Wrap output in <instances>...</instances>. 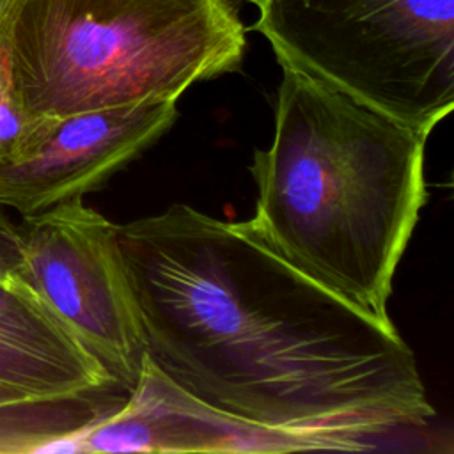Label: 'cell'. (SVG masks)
<instances>
[{
  "instance_id": "1",
  "label": "cell",
  "mask_w": 454,
  "mask_h": 454,
  "mask_svg": "<svg viewBox=\"0 0 454 454\" xmlns=\"http://www.w3.org/2000/svg\"><path fill=\"white\" fill-rule=\"evenodd\" d=\"M145 356L207 408L316 449L424 427L413 349L248 232L188 204L117 225Z\"/></svg>"
},
{
  "instance_id": "2",
  "label": "cell",
  "mask_w": 454,
  "mask_h": 454,
  "mask_svg": "<svg viewBox=\"0 0 454 454\" xmlns=\"http://www.w3.org/2000/svg\"><path fill=\"white\" fill-rule=\"evenodd\" d=\"M427 137L282 69L273 137L248 170L245 229L335 294L388 317L395 270L427 202Z\"/></svg>"
},
{
  "instance_id": "3",
  "label": "cell",
  "mask_w": 454,
  "mask_h": 454,
  "mask_svg": "<svg viewBox=\"0 0 454 454\" xmlns=\"http://www.w3.org/2000/svg\"><path fill=\"white\" fill-rule=\"evenodd\" d=\"M30 117L177 101L234 71L245 28L231 0H21L9 35Z\"/></svg>"
},
{
  "instance_id": "4",
  "label": "cell",
  "mask_w": 454,
  "mask_h": 454,
  "mask_svg": "<svg viewBox=\"0 0 454 454\" xmlns=\"http://www.w3.org/2000/svg\"><path fill=\"white\" fill-rule=\"evenodd\" d=\"M282 69L426 137L454 108V0H254Z\"/></svg>"
},
{
  "instance_id": "5",
  "label": "cell",
  "mask_w": 454,
  "mask_h": 454,
  "mask_svg": "<svg viewBox=\"0 0 454 454\" xmlns=\"http://www.w3.org/2000/svg\"><path fill=\"white\" fill-rule=\"evenodd\" d=\"M12 271L28 284L119 387L131 390L145 356L117 245V223L83 202H60L14 229Z\"/></svg>"
},
{
  "instance_id": "6",
  "label": "cell",
  "mask_w": 454,
  "mask_h": 454,
  "mask_svg": "<svg viewBox=\"0 0 454 454\" xmlns=\"http://www.w3.org/2000/svg\"><path fill=\"white\" fill-rule=\"evenodd\" d=\"M176 103L35 117L23 149L0 165V206L25 218L103 188L174 126Z\"/></svg>"
},
{
  "instance_id": "7",
  "label": "cell",
  "mask_w": 454,
  "mask_h": 454,
  "mask_svg": "<svg viewBox=\"0 0 454 454\" xmlns=\"http://www.w3.org/2000/svg\"><path fill=\"white\" fill-rule=\"evenodd\" d=\"M66 452H293L300 438L225 417L168 381L147 356L119 406L64 436Z\"/></svg>"
},
{
  "instance_id": "8",
  "label": "cell",
  "mask_w": 454,
  "mask_h": 454,
  "mask_svg": "<svg viewBox=\"0 0 454 454\" xmlns=\"http://www.w3.org/2000/svg\"><path fill=\"white\" fill-rule=\"evenodd\" d=\"M0 339L76 367L106 371L14 271L0 278Z\"/></svg>"
},
{
  "instance_id": "9",
  "label": "cell",
  "mask_w": 454,
  "mask_h": 454,
  "mask_svg": "<svg viewBox=\"0 0 454 454\" xmlns=\"http://www.w3.org/2000/svg\"><path fill=\"white\" fill-rule=\"evenodd\" d=\"M0 387L21 392L34 401L71 399L108 388H122L106 371L76 367L2 339Z\"/></svg>"
},
{
  "instance_id": "10",
  "label": "cell",
  "mask_w": 454,
  "mask_h": 454,
  "mask_svg": "<svg viewBox=\"0 0 454 454\" xmlns=\"http://www.w3.org/2000/svg\"><path fill=\"white\" fill-rule=\"evenodd\" d=\"M35 117H30L16 92L9 37L0 39V165L11 161L25 145Z\"/></svg>"
},
{
  "instance_id": "11",
  "label": "cell",
  "mask_w": 454,
  "mask_h": 454,
  "mask_svg": "<svg viewBox=\"0 0 454 454\" xmlns=\"http://www.w3.org/2000/svg\"><path fill=\"white\" fill-rule=\"evenodd\" d=\"M20 4L21 0H0V39L11 35V28Z\"/></svg>"
},
{
  "instance_id": "12",
  "label": "cell",
  "mask_w": 454,
  "mask_h": 454,
  "mask_svg": "<svg viewBox=\"0 0 454 454\" xmlns=\"http://www.w3.org/2000/svg\"><path fill=\"white\" fill-rule=\"evenodd\" d=\"M25 403H41V401H34L32 397L25 395L21 392L0 387V408L2 406H12V404H25Z\"/></svg>"
}]
</instances>
